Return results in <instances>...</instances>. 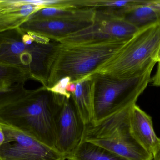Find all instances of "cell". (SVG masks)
Wrapping results in <instances>:
<instances>
[{
	"label": "cell",
	"mask_w": 160,
	"mask_h": 160,
	"mask_svg": "<svg viewBox=\"0 0 160 160\" xmlns=\"http://www.w3.org/2000/svg\"><path fill=\"white\" fill-rule=\"evenodd\" d=\"M24 85L0 105V122L56 149L54 120L64 96L45 86L29 90Z\"/></svg>",
	"instance_id": "obj_1"
},
{
	"label": "cell",
	"mask_w": 160,
	"mask_h": 160,
	"mask_svg": "<svg viewBox=\"0 0 160 160\" xmlns=\"http://www.w3.org/2000/svg\"><path fill=\"white\" fill-rule=\"evenodd\" d=\"M127 41L82 44L59 42L50 64L47 87H52L64 77L77 83L92 75Z\"/></svg>",
	"instance_id": "obj_2"
},
{
	"label": "cell",
	"mask_w": 160,
	"mask_h": 160,
	"mask_svg": "<svg viewBox=\"0 0 160 160\" xmlns=\"http://www.w3.org/2000/svg\"><path fill=\"white\" fill-rule=\"evenodd\" d=\"M59 42L43 44L20 28L0 33V63L18 68L47 87L50 64Z\"/></svg>",
	"instance_id": "obj_3"
},
{
	"label": "cell",
	"mask_w": 160,
	"mask_h": 160,
	"mask_svg": "<svg viewBox=\"0 0 160 160\" xmlns=\"http://www.w3.org/2000/svg\"><path fill=\"white\" fill-rule=\"evenodd\" d=\"M160 45V22H158L139 29L94 73L121 79L143 75L153 70L157 63L155 59Z\"/></svg>",
	"instance_id": "obj_4"
},
{
	"label": "cell",
	"mask_w": 160,
	"mask_h": 160,
	"mask_svg": "<svg viewBox=\"0 0 160 160\" xmlns=\"http://www.w3.org/2000/svg\"><path fill=\"white\" fill-rule=\"evenodd\" d=\"M133 105L99 122L85 125L82 141L92 143L129 160H152V154L131 132L130 113Z\"/></svg>",
	"instance_id": "obj_5"
},
{
	"label": "cell",
	"mask_w": 160,
	"mask_h": 160,
	"mask_svg": "<svg viewBox=\"0 0 160 160\" xmlns=\"http://www.w3.org/2000/svg\"><path fill=\"white\" fill-rule=\"evenodd\" d=\"M152 70L143 75L121 79L99 73L92 74L94 123L136 104L151 81Z\"/></svg>",
	"instance_id": "obj_6"
},
{
	"label": "cell",
	"mask_w": 160,
	"mask_h": 160,
	"mask_svg": "<svg viewBox=\"0 0 160 160\" xmlns=\"http://www.w3.org/2000/svg\"><path fill=\"white\" fill-rule=\"evenodd\" d=\"M139 28L116 16L110 9H96L93 23L57 41L66 44H95L127 41Z\"/></svg>",
	"instance_id": "obj_7"
},
{
	"label": "cell",
	"mask_w": 160,
	"mask_h": 160,
	"mask_svg": "<svg viewBox=\"0 0 160 160\" xmlns=\"http://www.w3.org/2000/svg\"><path fill=\"white\" fill-rule=\"evenodd\" d=\"M1 124L5 139L0 147V160H66L56 149L10 126Z\"/></svg>",
	"instance_id": "obj_8"
},
{
	"label": "cell",
	"mask_w": 160,
	"mask_h": 160,
	"mask_svg": "<svg viewBox=\"0 0 160 160\" xmlns=\"http://www.w3.org/2000/svg\"><path fill=\"white\" fill-rule=\"evenodd\" d=\"M54 121L55 148L66 157L82 142L85 128L84 123L71 97H64Z\"/></svg>",
	"instance_id": "obj_9"
},
{
	"label": "cell",
	"mask_w": 160,
	"mask_h": 160,
	"mask_svg": "<svg viewBox=\"0 0 160 160\" xmlns=\"http://www.w3.org/2000/svg\"><path fill=\"white\" fill-rule=\"evenodd\" d=\"M93 22L76 19L29 20L20 28L25 32L37 33L57 41L88 27Z\"/></svg>",
	"instance_id": "obj_10"
},
{
	"label": "cell",
	"mask_w": 160,
	"mask_h": 160,
	"mask_svg": "<svg viewBox=\"0 0 160 160\" xmlns=\"http://www.w3.org/2000/svg\"><path fill=\"white\" fill-rule=\"evenodd\" d=\"M34 1H0V33L20 28L43 8Z\"/></svg>",
	"instance_id": "obj_11"
},
{
	"label": "cell",
	"mask_w": 160,
	"mask_h": 160,
	"mask_svg": "<svg viewBox=\"0 0 160 160\" xmlns=\"http://www.w3.org/2000/svg\"><path fill=\"white\" fill-rule=\"evenodd\" d=\"M130 127L135 140L149 153L154 152L159 142L154 130L152 118L136 104L131 110Z\"/></svg>",
	"instance_id": "obj_12"
},
{
	"label": "cell",
	"mask_w": 160,
	"mask_h": 160,
	"mask_svg": "<svg viewBox=\"0 0 160 160\" xmlns=\"http://www.w3.org/2000/svg\"><path fill=\"white\" fill-rule=\"evenodd\" d=\"M93 86L92 75L77 82V88L71 98L85 125L93 121Z\"/></svg>",
	"instance_id": "obj_13"
},
{
	"label": "cell",
	"mask_w": 160,
	"mask_h": 160,
	"mask_svg": "<svg viewBox=\"0 0 160 160\" xmlns=\"http://www.w3.org/2000/svg\"><path fill=\"white\" fill-rule=\"evenodd\" d=\"M135 5L118 9H110L139 29L160 22L157 11L148 4Z\"/></svg>",
	"instance_id": "obj_14"
},
{
	"label": "cell",
	"mask_w": 160,
	"mask_h": 160,
	"mask_svg": "<svg viewBox=\"0 0 160 160\" xmlns=\"http://www.w3.org/2000/svg\"><path fill=\"white\" fill-rule=\"evenodd\" d=\"M96 10L94 8L74 6L47 7L34 13L29 20L76 19L94 21Z\"/></svg>",
	"instance_id": "obj_15"
},
{
	"label": "cell",
	"mask_w": 160,
	"mask_h": 160,
	"mask_svg": "<svg viewBox=\"0 0 160 160\" xmlns=\"http://www.w3.org/2000/svg\"><path fill=\"white\" fill-rule=\"evenodd\" d=\"M68 160H129L108 149L88 142L82 141Z\"/></svg>",
	"instance_id": "obj_16"
},
{
	"label": "cell",
	"mask_w": 160,
	"mask_h": 160,
	"mask_svg": "<svg viewBox=\"0 0 160 160\" xmlns=\"http://www.w3.org/2000/svg\"><path fill=\"white\" fill-rule=\"evenodd\" d=\"M148 1L141 0H69L72 6L95 9H118L135 5L143 4Z\"/></svg>",
	"instance_id": "obj_17"
},
{
	"label": "cell",
	"mask_w": 160,
	"mask_h": 160,
	"mask_svg": "<svg viewBox=\"0 0 160 160\" xmlns=\"http://www.w3.org/2000/svg\"><path fill=\"white\" fill-rule=\"evenodd\" d=\"M30 77L23 70L0 63V90L19 84H25Z\"/></svg>",
	"instance_id": "obj_18"
},
{
	"label": "cell",
	"mask_w": 160,
	"mask_h": 160,
	"mask_svg": "<svg viewBox=\"0 0 160 160\" xmlns=\"http://www.w3.org/2000/svg\"><path fill=\"white\" fill-rule=\"evenodd\" d=\"M70 82H71L70 78L64 77L60 80L53 86L47 87V88L52 93L65 97L67 98L70 99L71 97V94L66 91V87Z\"/></svg>",
	"instance_id": "obj_19"
},
{
	"label": "cell",
	"mask_w": 160,
	"mask_h": 160,
	"mask_svg": "<svg viewBox=\"0 0 160 160\" xmlns=\"http://www.w3.org/2000/svg\"><path fill=\"white\" fill-rule=\"evenodd\" d=\"M21 85L24 84L17 85L10 88L0 90V105L7 101L14 95V93Z\"/></svg>",
	"instance_id": "obj_20"
},
{
	"label": "cell",
	"mask_w": 160,
	"mask_h": 160,
	"mask_svg": "<svg viewBox=\"0 0 160 160\" xmlns=\"http://www.w3.org/2000/svg\"><path fill=\"white\" fill-rule=\"evenodd\" d=\"M152 85L156 86H160V62L158 63V69L154 77L151 79Z\"/></svg>",
	"instance_id": "obj_21"
},
{
	"label": "cell",
	"mask_w": 160,
	"mask_h": 160,
	"mask_svg": "<svg viewBox=\"0 0 160 160\" xmlns=\"http://www.w3.org/2000/svg\"><path fill=\"white\" fill-rule=\"evenodd\" d=\"M152 160H160V138L158 145L152 153Z\"/></svg>",
	"instance_id": "obj_22"
},
{
	"label": "cell",
	"mask_w": 160,
	"mask_h": 160,
	"mask_svg": "<svg viewBox=\"0 0 160 160\" xmlns=\"http://www.w3.org/2000/svg\"><path fill=\"white\" fill-rule=\"evenodd\" d=\"M77 88V83L70 82L66 87V91L71 95L74 94Z\"/></svg>",
	"instance_id": "obj_23"
},
{
	"label": "cell",
	"mask_w": 160,
	"mask_h": 160,
	"mask_svg": "<svg viewBox=\"0 0 160 160\" xmlns=\"http://www.w3.org/2000/svg\"><path fill=\"white\" fill-rule=\"evenodd\" d=\"M5 136L4 131L2 126V124L0 123V147L4 142Z\"/></svg>",
	"instance_id": "obj_24"
},
{
	"label": "cell",
	"mask_w": 160,
	"mask_h": 160,
	"mask_svg": "<svg viewBox=\"0 0 160 160\" xmlns=\"http://www.w3.org/2000/svg\"><path fill=\"white\" fill-rule=\"evenodd\" d=\"M148 4H150L153 8L155 9L157 13L158 14L160 18V4L156 3L153 2L152 1H149Z\"/></svg>",
	"instance_id": "obj_25"
},
{
	"label": "cell",
	"mask_w": 160,
	"mask_h": 160,
	"mask_svg": "<svg viewBox=\"0 0 160 160\" xmlns=\"http://www.w3.org/2000/svg\"><path fill=\"white\" fill-rule=\"evenodd\" d=\"M155 61L157 63H159L160 62V45L158 52H157V55H156V59Z\"/></svg>",
	"instance_id": "obj_26"
},
{
	"label": "cell",
	"mask_w": 160,
	"mask_h": 160,
	"mask_svg": "<svg viewBox=\"0 0 160 160\" xmlns=\"http://www.w3.org/2000/svg\"><path fill=\"white\" fill-rule=\"evenodd\" d=\"M154 3H156L160 4V0H155V1H152Z\"/></svg>",
	"instance_id": "obj_27"
}]
</instances>
